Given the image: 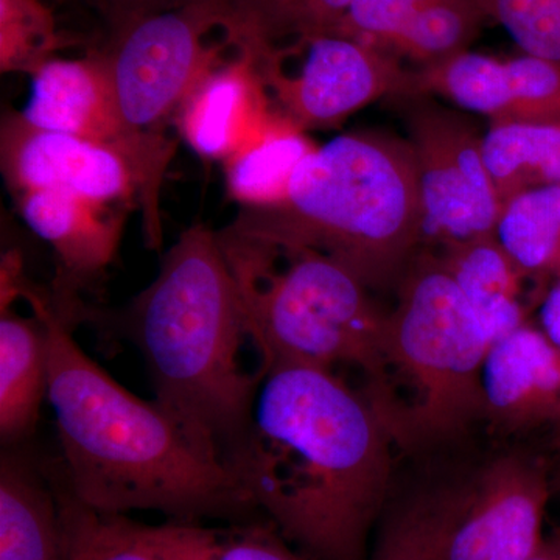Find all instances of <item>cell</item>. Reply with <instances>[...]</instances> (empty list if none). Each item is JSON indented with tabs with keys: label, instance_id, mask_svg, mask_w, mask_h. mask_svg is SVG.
<instances>
[{
	"label": "cell",
	"instance_id": "10",
	"mask_svg": "<svg viewBox=\"0 0 560 560\" xmlns=\"http://www.w3.org/2000/svg\"><path fill=\"white\" fill-rule=\"evenodd\" d=\"M290 47L302 57L296 72L271 62L256 69L272 108L302 132L338 127L385 95L405 94L410 72L371 44L331 33Z\"/></svg>",
	"mask_w": 560,
	"mask_h": 560
},
{
	"label": "cell",
	"instance_id": "2",
	"mask_svg": "<svg viewBox=\"0 0 560 560\" xmlns=\"http://www.w3.org/2000/svg\"><path fill=\"white\" fill-rule=\"evenodd\" d=\"M47 329L49 400L62 478L91 510L153 511L172 522L242 518L256 508L231 469L198 444L156 400L114 381L73 340L54 302L25 291Z\"/></svg>",
	"mask_w": 560,
	"mask_h": 560
},
{
	"label": "cell",
	"instance_id": "31",
	"mask_svg": "<svg viewBox=\"0 0 560 560\" xmlns=\"http://www.w3.org/2000/svg\"><path fill=\"white\" fill-rule=\"evenodd\" d=\"M540 330L560 350V275L545 294L540 305Z\"/></svg>",
	"mask_w": 560,
	"mask_h": 560
},
{
	"label": "cell",
	"instance_id": "30",
	"mask_svg": "<svg viewBox=\"0 0 560 560\" xmlns=\"http://www.w3.org/2000/svg\"><path fill=\"white\" fill-rule=\"evenodd\" d=\"M98 9L114 22L116 28L127 22L138 20L151 13L160 11L180 9L200 0H94Z\"/></svg>",
	"mask_w": 560,
	"mask_h": 560
},
{
	"label": "cell",
	"instance_id": "19",
	"mask_svg": "<svg viewBox=\"0 0 560 560\" xmlns=\"http://www.w3.org/2000/svg\"><path fill=\"white\" fill-rule=\"evenodd\" d=\"M440 260L490 341L526 323L521 302L523 272L493 235L447 246Z\"/></svg>",
	"mask_w": 560,
	"mask_h": 560
},
{
	"label": "cell",
	"instance_id": "33",
	"mask_svg": "<svg viewBox=\"0 0 560 560\" xmlns=\"http://www.w3.org/2000/svg\"><path fill=\"white\" fill-rule=\"evenodd\" d=\"M558 447H559V452H560V434H559Z\"/></svg>",
	"mask_w": 560,
	"mask_h": 560
},
{
	"label": "cell",
	"instance_id": "15",
	"mask_svg": "<svg viewBox=\"0 0 560 560\" xmlns=\"http://www.w3.org/2000/svg\"><path fill=\"white\" fill-rule=\"evenodd\" d=\"M16 198L22 219L57 254L60 301L51 302L58 315L72 324L69 294L109 267L119 249L124 217L68 190H31Z\"/></svg>",
	"mask_w": 560,
	"mask_h": 560
},
{
	"label": "cell",
	"instance_id": "6",
	"mask_svg": "<svg viewBox=\"0 0 560 560\" xmlns=\"http://www.w3.org/2000/svg\"><path fill=\"white\" fill-rule=\"evenodd\" d=\"M490 345L440 257L416 254L388 315L390 370L412 393L400 412L397 444L452 441L482 418L481 370Z\"/></svg>",
	"mask_w": 560,
	"mask_h": 560
},
{
	"label": "cell",
	"instance_id": "4",
	"mask_svg": "<svg viewBox=\"0 0 560 560\" xmlns=\"http://www.w3.org/2000/svg\"><path fill=\"white\" fill-rule=\"evenodd\" d=\"M224 234L337 260L368 289L401 278L422 235L408 140L381 131L338 136L298 165L278 205L243 208Z\"/></svg>",
	"mask_w": 560,
	"mask_h": 560
},
{
	"label": "cell",
	"instance_id": "8",
	"mask_svg": "<svg viewBox=\"0 0 560 560\" xmlns=\"http://www.w3.org/2000/svg\"><path fill=\"white\" fill-rule=\"evenodd\" d=\"M404 98L410 101L405 110L422 210L420 246L447 248L490 237L501 202L482 156V136L427 95Z\"/></svg>",
	"mask_w": 560,
	"mask_h": 560
},
{
	"label": "cell",
	"instance_id": "25",
	"mask_svg": "<svg viewBox=\"0 0 560 560\" xmlns=\"http://www.w3.org/2000/svg\"><path fill=\"white\" fill-rule=\"evenodd\" d=\"M57 482L66 560H168L150 539L142 523L127 515L103 514L81 503L66 485Z\"/></svg>",
	"mask_w": 560,
	"mask_h": 560
},
{
	"label": "cell",
	"instance_id": "26",
	"mask_svg": "<svg viewBox=\"0 0 560 560\" xmlns=\"http://www.w3.org/2000/svg\"><path fill=\"white\" fill-rule=\"evenodd\" d=\"M485 21L477 0H433L394 38L388 51L420 68L440 65L469 50Z\"/></svg>",
	"mask_w": 560,
	"mask_h": 560
},
{
	"label": "cell",
	"instance_id": "23",
	"mask_svg": "<svg viewBox=\"0 0 560 560\" xmlns=\"http://www.w3.org/2000/svg\"><path fill=\"white\" fill-rule=\"evenodd\" d=\"M315 149L304 132L280 117L259 142L224 162L231 197L243 208L278 205L298 165Z\"/></svg>",
	"mask_w": 560,
	"mask_h": 560
},
{
	"label": "cell",
	"instance_id": "14",
	"mask_svg": "<svg viewBox=\"0 0 560 560\" xmlns=\"http://www.w3.org/2000/svg\"><path fill=\"white\" fill-rule=\"evenodd\" d=\"M180 135L202 158L230 161L259 142L280 119L256 66L238 55L217 66L178 114Z\"/></svg>",
	"mask_w": 560,
	"mask_h": 560
},
{
	"label": "cell",
	"instance_id": "22",
	"mask_svg": "<svg viewBox=\"0 0 560 560\" xmlns=\"http://www.w3.org/2000/svg\"><path fill=\"white\" fill-rule=\"evenodd\" d=\"M147 529L168 560H308L270 522L209 528L168 521Z\"/></svg>",
	"mask_w": 560,
	"mask_h": 560
},
{
	"label": "cell",
	"instance_id": "17",
	"mask_svg": "<svg viewBox=\"0 0 560 560\" xmlns=\"http://www.w3.org/2000/svg\"><path fill=\"white\" fill-rule=\"evenodd\" d=\"M49 396L46 324L10 311L0 316V440L3 447L31 440Z\"/></svg>",
	"mask_w": 560,
	"mask_h": 560
},
{
	"label": "cell",
	"instance_id": "21",
	"mask_svg": "<svg viewBox=\"0 0 560 560\" xmlns=\"http://www.w3.org/2000/svg\"><path fill=\"white\" fill-rule=\"evenodd\" d=\"M482 156L497 197L560 184V124L500 121L482 136Z\"/></svg>",
	"mask_w": 560,
	"mask_h": 560
},
{
	"label": "cell",
	"instance_id": "20",
	"mask_svg": "<svg viewBox=\"0 0 560 560\" xmlns=\"http://www.w3.org/2000/svg\"><path fill=\"white\" fill-rule=\"evenodd\" d=\"M469 497V482L423 490L390 508L371 560H451L453 533Z\"/></svg>",
	"mask_w": 560,
	"mask_h": 560
},
{
	"label": "cell",
	"instance_id": "29",
	"mask_svg": "<svg viewBox=\"0 0 560 560\" xmlns=\"http://www.w3.org/2000/svg\"><path fill=\"white\" fill-rule=\"evenodd\" d=\"M431 2L433 0H353L335 33L388 51L394 38Z\"/></svg>",
	"mask_w": 560,
	"mask_h": 560
},
{
	"label": "cell",
	"instance_id": "28",
	"mask_svg": "<svg viewBox=\"0 0 560 560\" xmlns=\"http://www.w3.org/2000/svg\"><path fill=\"white\" fill-rule=\"evenodd\" d=\"M486 21L504 28L530 57L560 66V0H477Z\"/></svg>",
	"mask_w": 560,
	"mask_h": 560
},
{
	"label": "cell",
	"instance_id": "9",
	"mask_svg": "<svg viewBox=\"0 0 560 560\" xmlns=\"http://www.w3.org/2000/svg\"><path fill=\"white\" fill-rule=\"evenodd\" d=\"M33 127L66 132L116 149L143 180L147 237L162 241L158 197L173 143L156 132H140L121 117L101 55L84 60L50 58L32 73V92L22 110Z\"/></svg>",
	"mask_w": 560,
	"mask_h": 560
},
{
	"label": "cell",
	"instance_id": "5",
	"mask_svg": "<svg viewBox=\"0 0 560 560\" xmlns=\"http://www.w3.org/2000/svg\"><path fill=\"white\" fill-rule=\"evenodd\" d=\"M237 280L248 338L260 353L259 371L302 364L334 371L359 368L368 396L396 429L397 399L388 355V315L370 289L337 260L312 249H275L219 234ZM396 436V433H394Z\"/></svg>",
	"mask_w": 560,
	"mask_h": 560
},
{
	"label": "cell",
	"instance_id": "3",
	"mask_svg": "<svg viewBox=\"0 0 560 560\" xmlns=\"http://www.w3.org/2000/svg\"><path fill=\"white\" fill-rule=\"evenodd\" d=\"M127 330L145 361L154 400L232 470L264 375L241 363L245 311L219 234L201 223L180 234L156 279L132 302Z\"/></svg>",
	"mask_w": 560,
	"mask_h": 560
},
{
	"label": "cell",
	"instance_id": "7",
	"mask_svg": "<svg viewBox=\"0 0 560 560\" xmlns=\"http://www.w3.org/2000/svg\"><path fill=\"white\" fill-rule=\"evenodd\" d=\"M219 27L213 0L147 14L117 28L101 55L121 117L140 132H156L179 114L215 66L206 33Z\"/></svg>",
	"mask_w": 560,
	"mask_h": 560
},
{
	"label": "cell",
	"instance_id": "18",
	"mask_svg": "<svg viewBox=\"0 0 560 560\" xmlns=\"http://www.w3.org/2000/svg\"><path fill=\"white\" fill-rule=\"evenodd\" d=\"M353 0H213L219 27L253 61L338 31Z\"/></svg>",
	"mask_w": 560,
	"mask_h": 560
},
{
	"label": "cell",
	"instance_id": "13",
	"mask_svg": "<svg viewBox=\"0 0 560 560\" xmlns=\"http://www.w3.org/2000/svg\"><path fill=\"white\" fill-rule=\"evenodd\" d=\"M482 418L503 434L560 423V350L522 324L493 341L481 370Z\"/></svg>",
	"mask_w": 560,
	"mask_h": 560
},
{
	"label": "cell",
	"instance_id": "24",
	"mask_svg": "<svg viewBox=\"0 0 560 560\" xmlns=\"http://www.w3.org/2000/svg\"><path fill=\"white\" fill-rule=\"evenodd\" d=\"M493 237L523 275H560V184L504 202Z\"/></svg>",
	"mask_w": 560,
	"mask_h": 560
},
{
	"label": "cell",
	"instance_id": "11",
	"mask_svg": "<svg viewBox=\"0 0 560 560\" xmlns=\"http://www.w3.org/2000/svg\"><path fill=\"white\" fill-rule=\"evenodd\" d=\"M544 460L510 453L469 481V497L451 545V560H530L544 545L550 500Z\"/></svg>",
	"mask_w": 560,
	"mask_h": 560
},
{
	"label": "cell",
	"instance_id": "12",
	"mask_svg": "<svg viewBox=\"0 0 560 560\" xmlns=\"http://www.w3.org/2000/svg\"><path fill=\"white\" fill-rule=\"evenodd\" d=\"M0 164L14 195L68 190L106 206L130 200L138 191L143 197V180L120 151L33 127L13 110L0 127Z\"/></svg>",
	"mask_w": 560,
	"mask_h": 560
},
{
	"label": "cell",
	"instance_id": "32",
	"mask_svg": "<svg viewBox=\"0 0 560 560\" xmlns=\"http://www.w3.org/2000/svg\"><path fill=\"white\" fill-rule=\"evenodd\" d=\"M530 560H560V526L552 530L550 536L545 537L539 552Z\"/></svg>",
	"mask_w": 560,
	"mask_h": 560
},
{
	"label": "cell",
	"instance_id": "34",
	"mask_svg": "<svg viewBox=\"0 0 560 560\" xmlns=\"http://www.w3.org/2000/svg\"><path fill=\"white\" fill-rule=\"evenodd\" d=\"M559 425H560V423H559Z\"/></svg>",
	"mask_w": 560,
	"mask_h": 560
},
{
	"label": "cell",
	"instance_id": "27",
	"mask_svg": "<svg viewBox=\"0 0 560 560\" xmlns=\"http://www.w3.org/2000/svg\"><path fill=\"white\" fill-rule=\"evenodd\" d=\"M58 46L54 14L40 0H0V69L32 73Z\"/></svg>",
	"mask_w": 560,
	"mask_h": 560
},
{
	"label": "cell",
	"instance_id": "16",
	"mask_svg": "<svg viewBox=\"0 0 560 560\" xmlns=\"http://www.w3.org/2000/svg\"><path fill=\"white\" fill-rule=\"evenodd\" d=\"M20 448L0 456V560H66L54 474Z\"/></svg>",
	"mask_w": 560,
	"mask_h": 560
},
{
	"label": "cell",
	"instance_id": "1",
	"mask_svg": "<svg viewBox=\"0 0 560 560\" xmlns=\"http://www.w3.org/2000/svg\"><path fill=\"white\" fill-rule=\"evenodd\" d=\"M388 419L334 371L264 372L245 448L232 467L256 511L308 560H363L385 510Z\"/></svg>",
	"mask_w": 560,
	"mask_h": 560
}]
</instances>
